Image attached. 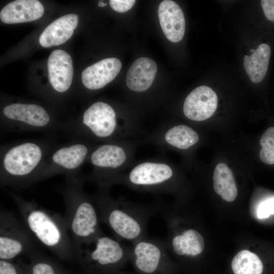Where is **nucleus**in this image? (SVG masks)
<instances>
[{
  "label": "nucleus",
  "instance_id": "1",
  "mask_svg": "<svg viewBox=\"0 0 274 274\" xmlns=\"http://www.w3.org/2000/svg\"><path fill=\"white\" fill-rule=\"evenodd\" d=\"M83 181L77 174L65 175L58 191L65 207L64 218L75 253L94 244L104 234L98 213L93 199L85 192Z\"/></svg>",
  "mask_w": 274,
  "mask_h": 274
},
{
  "label": "nucleus",
  "instance_id": "2",
  "mask_svg": "<svg viewBox=\"0 0 274 274\" xmlns=\"http://www.w3.org/2000/svg\"><path fill=\"white\" fill-rule=\"evenodd\" d=\"M5 190L14 200L24 224L33 239L61 258L69 259L74 255L73 242L64 216Z\"/></svg>",
  "mask_w": 274,
  "mask_h": 274
},
{
  "label": "nucleus",
  "instance_id": "3",
  "mask_svg": "<svg viewBox=\"0 0 274 274\" xmlns=\"http://www.w3.org/2000/svg\"><path fill=\"white\" fill-rule=\"evenodd\" d=\"M54 146L46 141H25L1 149L0 182L2 187L21 189L32 184L43 162Z\"/></svg>",
  "mask_w": 274,
  "mask_h": 274
},
{
  "label": "nucleus",
  "instance_id": "4",
  "mask_svg": "<svg viewBox=\"0 0 274 274\" xmlns=\"http://www.w3.org/2000/svg\"><path fill=\"white\" fill-rule=\"evenodd\" d=\"M105 194L99 193L93 200L100 222L113 232L116 238L132 244L148 237L147 225L150 219L157 214L155 207H149L114 200Z\"/></svg>",
  "mask_w": 274,
  "mask_h": 274
},
{
  "label": "nucleus",
  "instance_id": "5",
  "mask_svg": "<svg viewBox=\"0 0 274 274\" xmlns=\"http://www.w3.org/2000/svg\"><path fill=\"white\" fill-rule=\"evenodd\" d=\"M1 128L15 131L53 130L63 126L43 107L35 104L15 102L2 110Z\"/></svg>",
  "mask_w": 274,
  "mask_h": 274
},
{
  "label": "nucleus",
  "instance_id": "6",
  "mask_svg": "<svg viewBox=\"0 0 274 274\" xmlns=\"http://www.w3.org/2000/svg\"><path fill=\"white\" fill-rule=\"evenodd\" d=\"M87 145L80 140L54 147L43 162L32 184L60 174H77L88 157Z\"/></svg>",
  "mask_w": 274,
  "mask_h": 274
},
{
  "label": "nucleus",
  "instance_id": "7",
  "mask_svg": "<svg viewBox=\"0 0 274 274\" xmlns=\"http://www.w3.org/2000/svg\"><path fill=\"white\" fill-rule=\"evenodd\" d=\"M33 238L10 211L0 212V258L9 261L23 254L31 255L36 249Z\"/></svg>",
  "mask_w": 274,
  "mask_h": 274
},
{
  "label": "nucleus",
  "instance_id": "8",
  "mask_svg": "<svg viewBox=\"0 0 274 274\" xmlns=\"http://www.w3.org/2000/svg\"><path fill=\"white\" fill-rule=\"evenodd\" d=\"M157 214L162 217L167 228V233L163 241L168 252L180 257H195L204 250L202 235L195 228H180L167 214L162 212Z\"/></svg>",
  "mask_w": 274,
  "mask_h": 274
},
{
  "label": "nucleus",
  "instance_id": "9",
  "mask_svg": "<svg viewBox=\"0 0 274 274\" xmlns=\"http://www.w3.org/2000/svg\"><path fill=\"white\" fill-rule=\"evenodd\" d=\"M90 248H82L75 254L91 264L99 267H108L121 264L131 256V246L121 243L104 234L99 236Z\"/></svg>",
  "mask_w": 274,
  "mask_h": 274
},
{
  "label": "nucleus",
  "instance_id": "10",
  "mask_svg": "<svg viewBox=\"0 0 274 274\" xmlns=\"http://www.w3.org/2000/svg\"><path fill=\"white\" fill-rule=\"evenodd\" d=\"M116 125V113L112 107L107 103L98 101L86 109L81 120L63 126L78 134L83 130H89L96 137L104 138L113 133Z\"/></svg>",
  "mask_w": 274,
  "mask_h": 274
},
{
  "label": "nucleus",
  "instance_id": "11",
  "mask_svg": "<svg viewBox=\"0 0 274 274\" xmlns=\"http://www.w3.org/2000/svg\"><path fill=\"white\" fill-rule=\"evenodd\" d=\"M131 249V259L136 268L146 274L157 272L168 260L163 239L147 237L132 244Z\"/></svg>",
  "mask_w": 274,
  "mask_h": 274
},
{
  "label": "nucleus",
  "instance_id": "12",
  "mask_svg": "<svg viewBox=\"0 0 274 274\" xmlns=\"http://www.w3.org/2000/svg\"><path fill=\"white\" fill-rule=\"evenodd\" d=\"M218 97L215 91L207 86H200L192 91L186 98L183 112L189 119L203 121L215 112Z\"/></svg>",
  "mask_w": 274,
  "mask_h": 274
},
{
  "label": "nucleus",
  "instance_id": "13",
  "mask_svg": "<svg viewBox=\"0 0 274 274\" xmlns=\"http://www.w3.org/2000/svg\"><path fill=\"white\" fill-rule=\"evenodd\" d=\"M49 81L53 89L59 93L66 92L71 86L74 69L71 56L62 50L50 54L47 63Z\"/></svg>",
  "mask_w": 274,
  "mask_h": 274
},
{
  "label": "nucleus",
  "instance_id": "14",
  "mask_svg": "<svg viewBox=\"0 0 274 274\" xmlns=\"http://www.w3.org/2000/svg\"><path fill=\"white\" fill-rule=\"evenodd\" d=\"M158 16L161 28L166 38L172 42L181 41L185 30L183 12L174 1H162L158 9Z\"/></svg>",
  "mask_w": 274,
  "mask_h": 274
},
{
  "label": "nucleus",
  "instance_id": "15",
  "mask_svg": "<svg viewBox=\"0 0 274 274\" xmlns=\"http://www.w3.org/2000/svg\"><path fill=\"white\" fill-rule=\"evenodd\" d=\"M121 61L116 58L104 59L86 68L82 73L84 86L90 90H97L112 81L120 72Z\"/></svg>",
  "mask_w": 274,
  "mask_h": 274
},
{
  "label": "nucleus",
  "instance_id": "16",
  "mask_svg": "<svg viewBox=\"0 0 274 274\" xmlns=\"http://www.w3.org/2000/svg\"><path fill=\"white\" fill-rule=\"evenodd\" d=\"M44 9L37 0H17L8 4L0 12L1 20L5 23L15 24L36 20L41 18Z\"/></svg>",
  "mask_w": 274,
  "mask_h": 274
},
{
  "label": "nucleus",
  "instance_id": "17",
  "mask_svg": "<svg viewBox=\"0 0 274 274\" xmlns=\"http://www.w3.org/2000/svg\"><path fill=\"white\" fill-rule=\"evenodd\" d=\"M173 174L171 168L165 164L144 162L131 171L128 179L133 185L153 187L165 184Z\"/></svg>",
  "mask_w": 274,
  "mask_h": 274
},
{
  "label": "nucleus",
  "instance_id": "18",
  "mask_svg": "<svg viewBox=\"0 0 274 274\" xmlns=\"http://www.w3.org/2000/svg\"><path fill=\"white\" fill-rule=\"evenodd\" d=\"M78 23V16L75 14L65 15L48 25L39 38L40 45L48 48L60 45L73 35Z\"/></svg>",
  "mask_w": 274,
  "mask_h": 274
},
{
  "label": "nucleus",
  "instance_id": "19",
  "mask_svg": "<svg viewBox=\"0 0 274 274\" xmlns=\"http://www.w3.org/2000/svg\"><path fill=\"white\" fill-rule=\"evenodd\" d=\"M157 64L151 58L140 57L136 59L127 72L126 84L133 91L142 92L152 85L157 73Z\"/></svg>",
  "mask_w": 274,
  "mask_h": 274
},
{
  "label": "nucleus",
  "instance_id": "20",
  "mask_svg": "<svg viewBox=\"0 0 274 274\" xmlns=\"http://www.w3.org/2000/svg\"><path fill=\"white\" fill-rule=\"evenodd\" d=\"M270 53L269 46L261 44L250 56H244V68L252 82L258 83L264 79L268 69Z\"/></svg>",
  "mask_w": 274,
  "mask_h": 274
},
{
  "label": "nucleus",
  "instance_id": "21",
  "mask_svg": "<svg viewBox=\"0 0 274 274\" xmlns=\"http://www.w3.org/2000/svg\"><path fill=\"white\" fill-rule=\"evenodd\" d=\"M126 160L123 149L115 145H103L94 151L90 156L91 163L96 167L102 169L116 168Z\"/></svg>",
  "mask_w": 274,
  "mask_h": 274
},
{
  "label": "nucleus",
  "instance_id": "22",
  "mask_svg": "<svg viewBox=\"0 0 274 274\" xmlns=\"http://www.w3.org/2000/svg\"><path fill=\"white\" fill-rule=\"evenodd\" d=\"M214 189L217 194L228 202L234 201L237 195V189L233 173L224 163L215 167L213 176Z\"/></svg>",
  "mask_w": 274,
  "mask_h": 274
},
{
  "label": "nucleus",
  "instance_id": "23",
  "mask_svg": "<svg viewBox=\"0 0 274 274\" xmlns=\"http://www.w3.org/2000/svg\"><path fill=\"white\" fill-rule=\"evenodd\" d=\"M231 268L234 274H262L263 266L256 254L245 250L234 256Z\"/></svg>",
  "mask_w": 274,
  "mask_h": 274
},
{
  "label": "nucleus",
  "instance_id": "24",
  "mask_svg": "<svg viewBox=\"0 0 274 274\" xmlns=\"http://www.w3.org/2000/svg\"><path fill=\"white\" fill-rule=\"evenodd\" d=\"M166 141L170 145L181 149H186L196 144L199 140L197 132L185 125L172 127L165 135Z\"/></svg>",
  "mask_w": 274,
  "mask_h": 274
},
{
  "label": "nucleus",
  "instance_id": "25",
  "mask_svg": "<svg viewBox=\"0 0 274 274\" xmlns=\"http://www.w3.org/2000/svg\"><path fill=\"white\" fill-rule=\"evenodd\" d=\"M262 147L259 157L261 160L267 164H274V127L268 128L264 132L260 140Z\"/></svg>",
  "mask_w": 274,
  "mask_h": 274
},
{
  "label": "nucleus",
  "instance_id": "26",
  "mask_svg": "<svg viewBox=\"0 0 274 274\" xmlns=\"http://www.w3.org/2000/svg\"><path fill=\"white\" fill-rule=\"evenodd\" d=\"M38 250L30 255L32 258L31 274H57L51 262L43 257Z\"/></svg>",
  "mask_w": 274,
  "mask_h": 274
},
{
  "label": "nucleus",
  "instance_id": "27",
  "mask_svg": "<svg viewBox=\"0 0 274 274\" xmlns=\"http://www.w3.org/2000/svg\"><path fill=\"white\" fill-rule=\"evenodd\" d=\"M274 215V197L268 198L262 201L257 209V215L259 219L268 218Z\"/></svg>",
  "mask_w": 274,
  "mask_h": 274
},
{
  "label": "nucleus",
  "instance_id": "28",
  "mask_svg": "<svg viewBox=\"0 0 274 274\" xmlns=\"http://www.w3.org/2000/svg\"><path fill=\"white\" fill-rule=\"evenodd\" d=\"M111 7L119 13H124L129 10L134 4V0H110Z\"/></svg>",
  "mask_w": 274,
  "mask_h": 274
},
{
  "label": "nucleus",
  "instance_id": "29",
  "mask_svg": "<svg viewBox=\"0 0 274 274\" xmlns=\"http://www.w3.org/2000/svg\"><path fill=\"white\" fill-rule=\"evenodd\" d=\"M261 4L266 18L274 22V0H262Z\"/></svg>",
  "mask_w": 274,
  "mask_h": 274
},
{
  "label": "nucleus",
  "instance_id": "30",
  "mask_svg": "<svg viewBox=\"0 0 274 274\" xmlns=\"http://www.w3.org/2000/svg\"><path fill=\"white\" fill-rule=\"evenodd\" d=\"M0 274H18L13 264L8 260H0Z\"/></svg>",
  "mask_w": 274,
  "mask_h": 274
},
{
  "label": "nucleus",
  "instance_id": "31",
  "mask_svg": "<svg viewBox=\"0 0 274 274\" xmlns=\"http://www.w3.org/2000/svg\"><path fill=\"white\" fill-rule=\"evenodd\" d=\"M98 5L99 7H105L107 6V3L103 1H99Z\"/></svg>",
  "mask_w": 274,
  "mask_h": 274
},
{
  "label": "nucleus",
  "instance_id": "32",
  "mask_svg": "<svg viewBox=\"0 0 274 274\" xmlns=\"http://www.w3.org/2000/svg\"><path fill=\"white\" fill-rule=\"evenodd\" d=\"M255 50H254V49H250V51L251 52H252V53H254V52H255Z\"/></svg>",
  "mask_w": 274,
  "mask_h": 274
}]
</instances>
